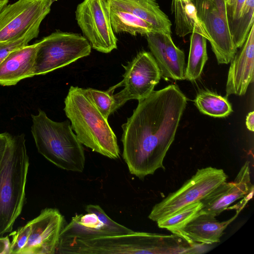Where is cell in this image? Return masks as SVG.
Listing matches in <instances>:
<instances>
[{
  "label": "cell",
  "mask_w": 254,
  "mask_h": 254,
  "mask_svg": "<svg viewBox=\"0 0 254 254\" xmlns=\"http://www.w3.org/2000/svg\"><path fill=\"white\" fill-rule=\"evenodd\" d=\"M123 124L122 156L129 173L143 179L160 168L175 139L187 98L175 84L139 100Z\"/></svg>",
  "instance_id": "obj_1"
},
{
  "label": "cell",
  "mask_w": 254,
  "mask_h": 254,
  "mask_svg": "<svg viewBox=\"0 0 254 254\" xmlns=\"http://www.w3.org/2000/svg\"><path fill=\"white\" fill-rule=\"evenodd\" d=\"M29 165L25 135H11L0 167V237L12 230L21 214Z\"/></svg>",
  "instance_id": "obj_2"
},
{
  "label": "cell",
  "mask_w": 254,
  "mask_h": 254,
  "mask_svg": "<svg viewBox=\"0 0 254 254\" xmlns=\"http://www.w3.org/2000/svg\"><path fill=\"white\" fill-rule=\"evenodd\" d=\"M66 117L80 142L93 151L112 159L120 157L115 134L106 119L83 91L70 86L64 99Z\"/></svg>",
  "instance_id": "obj_3"
},
{
  "label": "cell",
  "mask_w": 254,
  "mask_h": 254,
  "mask_svg": "<svg viewBox=\"0 0 254 254\" xmlns=\"http://www.w3.org/2000/svg\"><path fill=\"white\" fill-rule=\"evenodd\" d=\"M31 116V130L38 152L61 169L82 172L85 163L84 149L69 122L54 121L41 109Z\"/></svg>",
  "instance_id": "obj_4"
},
{
  "label": "cell",
  "mask_w": 254,
  "mask_h": 254,
  "mask_svg": "<svg viewBox=\"0 0 254 254\" xmlns=\"http://www.w3.org/2000/svg\"><path fill=\"white\" fill-rule=\"evenodd\" d=\"M165 248L163 235L133 231L90 239L61 238L56 254H161Z\"/></svg>",
  "instance_id": "obj_5"
},
{
  "label": "cell",
  "mask_w": 254,
  "mask_h": 254,
  "mask_svg": "<svg viewBox=\"0 0 254 254\" xmlns=\"http://www.w3.org/2000/svg\"><path fill=\"white\" fill-rule=\"evenodd\" d=\"M91 46L80 34L55 31L37 42L34 75L46 74L88 56Z\"/></svg>",
  "instance_id": "obj_6"
},
{
  "label": "cell",
  "mask_w": 254,
  "mask_h": 254,
  "mask_svg": "<svg viewBox=\"0 0 254 254\" xmlns=\"http://www.w3.org/2000/svg\"><path fill=\"white\" fill-rule=\"evenodd\" d=\"M227 178V175L221 169L208 167L198 169L179 189L156 203L148 218L157 222L185 206L200 201Z\"/></svg>",
  "instance_id": "obj_7"
},
{
  "label": "cell",
  "mask_w": 254,
  "mask_h": 254,
  "mask_svg": "<svg viewBox=\"0 0 254 254\" xmlns=\"http://www.w3.org/2000/svg\"><path fill=\"white\" fill-rule=\"evenodd\" d=\"M197 16L219 64H228L237 52L230 33L225 0H193Z\"/></svg>",
  "instance_id": "obj_8"
},
{
  "label": "cell",
  "mask_w": 254,
  "mask_h": 254,
  "mask_svg": "<svg viewBox=\"0 0 254 254\" xmlns=\"http://www.w3.org/2000/svg\"><path fill=\"white\" fill-rule=\"evenodd\" d=\"M125 71L123 80L110 88H124L113 94L117 109L131 99L140 100L148 96L159 82L161 74L159 66L151 53L142 51L123 65Z\"/></svg>",
  "instance_id": "obj_9"
},
{
  "label": "cell",
  "mask_w": 254,
  "mask_h": 254,
  "mask_svg": "<svg viewBox=\"0 0 254 254\" xmlns=\"http://www.w3.org/2000/svg\"><path fill=\"white\" fill-rule=\"evenodd\" d=\"M75 18L84 37L97 51L109 53L117 48L107 0H84L75 10Z\"/></svg>",
  "instance_id": "obj_10"
},
{
  "label": "cell",
  "mask_w": 254,
  "mask_h": 254,
  "mask_svg": "<svg viewBox=\"0 0 254 254\" xmlns=\"http://www.w3.org/2000/svg\"><path fill=\"white\" fill-rule=\"evenodd\" d=\"M53 0H18L0 11V43L18 39L49 13Z\"/></svg>",
  "instance_id": "obj_11"
},
{
  "label": "cell",
  "mask_w": 254,
  "mask_h": 254,
  "mask_svg": "<svg viewBox=\"0 0 254 254\" xmlns=\"http://www.w3.org/2000/svg\"><path fill=\"white\" fill-rule=\"evenodd\" d=\"M28 223L30 226L29 237L20 254H56L61 233L66 224L59 210L46 208Z\"/></svg>",
  "instance_id": "obj_12"
},
{
  "label": "cell",
  "mask_w": 254,
  "mask_h": 254,
  "mask_svg": "<svg viewBox=\"0 0 254 254\" xmlns=\"http://www.w3.org/2000/svg\"><path fill=\"white\" fill-rule=\"evenodd\" d=\"M85 211L87 214L76 215L66 224L61 233L60 239H90L133 232L113 220L98 205H87Z\"/></svg>",
  "instance_id": "obj_13"
},
{
  "label": "cell",
  "mask_w": 254,
  "mask_h": 254,
  "mask_svg": "<svg viewBox=\"0 0 254 254\" xmlns=\"http://www.w3.org/2000/svg\"><path fill=\"white\" fill-rule=\"evenodd\" d=\"M254 185L251 182L249 161L242 166L234 181H224L200 200V211L219 215L238 199L253 195Z\"/></svg>",
  "instance_id": "obj_14"
},
{
  "label": "cell",
  "mask_w": 254,
  "mask_h": 254,
  "mask_svg": "<svg viewBox=\"0 0 254 254\" xmlns=\"http://www.w3.org/2000/svg\"><path fill=\"white\" fill-rule=\"evenodd\" d=\"M148 46L165 78L185 79V55L174 43L171 34L152 32L145 35Z\"/></svg>",
  "instance_id": "obj_15"
},
{
  "label": "cell",
  "mask_w": 254,
  "mask_h": 254,
  "mask_svg": "<svg viewBox=\"0 0 254 254\" xmlns=\"http://www.w3.org/2000/svg\"><path fill=\"white\" fill-rule=\"evenodd\" d=\"M249 200L247 197L244 198L240 203L236 204L235 215L224 221L220 222L215 216L200 210L196 216L175 234L193 244L204 245L218 243L225 229L237 218Z\"/></svg>",
  "instance_id": "obj_16"
},
{
  "label": "cell",
  "mask_w": 254,
  "mask_h": 254,
  "mask_svg": "<svg viewBox=\"0 0 254 254\" xmlns=\"http://www.w3.org/2000/svg\"><path fill=\"white\" fill-rule=\"evenodd\" d=\"M240 48L231 61L226 86L227 96L245 95L254 81V25Z\"/></svg>",
  "instance_id": "obj_17"
},
{
  "label": "cell",
  "mask_w": 254,
  "mask_h": 254,
  "mask_svg": "<svg viewBox=\"0 0 254 254\" xmlns=\"http://www.w3.org/2000/svg\"><path fill=\"white\" fill-rule=\"evenodd\" d=\"M37 43L11 52L0 63V85L11 86L34 76Z\"/></svg>",
  "instance_id": "obj_18"
},
{
  "label": "cell",
  "mask_w": 254,
  "mask_h": 254,
  "mask_svg": "<svg viewBox=\"0 0 254 254\" xmlns=\"http://www.w3.org/2000/svg\"><path fill=\"white\" fill-rule=\"evenodd\" d=\"M107 1L148 22L158 32L171 34V22L155 0Z\"/></svg>",
  "instance_id": "obj_19"
},
{
  "label": "cell",
  "mask_w": 254,
  "mask_h": 254,
  "mask_svg": "<svg viewBox=\"0 0 254 254\" xmlns=\"http://www.w3.org/2000/svg\"><path fill=\"white\" fill-rule=\"evenodd\" d=\"M171 11L174 15L175 32L179 37L196 33L209 41L208 36L197 14L196 7L191 0H172Z\"/></svg>",
  "instance_id": "obj_20"
},
{
  "label": "cell",
  "mask_w": 254,
  "mask_h": 254,
  "mask_svg": "<svg viewBox=\"0 0 254 254\" xmlns=\"http://www.w3.org/2000/svg\"><path fill=\"white\" fill-rule=\"evenodd\" d=\"M108 3L111 23L114 33L124 32L135 36L158 32L148 22L119 6Z\"/></svg>",
  "instance_id": "obj_21"
},
{
  "label": "cell",
  "mask_w": 254,
  "mask_h": 254,
  "mask_svg": "<svg viewBox=\"0 0 254 254\" xmlns=\"http://www.w3.org/2000/svg\"><path fill=\"white\" fill-rule=\"evenodd\" d=\"M191 34L185 79L193 82L200 77L204 66L208 60V56L207 39L198 33L193 32Z\"/></svg>",
  "instance_id": "obj_22"
},
{
  "label": "cell",
  "mask_w": 254,
  "mask_h": 254,
  "mask_svg": "<svg viewBox=\"0 0 254 254\" xmlns=\"http://www.w3.org/2000/svg\"><path fill=\"white\" fill-rule=\"evenodd\" d=\"M194 102L200 112L214 118H224L233 112L226 97L209 90L199 92Z\"/></svg>",
  "instance_id": "obj_23"
},
{
  "label": "cell",
  "mask_w": 254,
  "mask_h": 254,
  "mask_svg": "<svg viewBox=\"0 0 254 254\" xmlns=\"http://www.w3.org/2000/svg\"><path fill=\"white\" fill-rule=\"evenodd\" d=\"M254 0H246L239 18L230 26L229 29L235 47L240 48L254 25Z\"/></svg>",
  "instance_id": "obj_24"
},
{
  "label": "cell",
  "mask_w": 254,
  "mask_h": 254,
  "mask_svg": "<svg viewBox=\"0 0 254 254\" xmlns=\"http://www.w3.org/2000/svg\"><path fill=\"white\" fill-rule=\"evenodd\" d=\"M201 207L202 203L200 201L190 204L173 214L157 221L156 222L158 226L175 234L196 216Z\"/></svg>",
  "instance_id": "obj_25"
},
{
  "label": "cell",
  "mask_w": 254,
  "mask_h": 254,
  "mask_svg": "<svg viewBox=\"0 0 254 254\" xmlns=\"http://www.w3.org/2000/svg\"><path fill=\"white\" fill-rule=\"evenodd\" d=\"M83 89L87 97L106 119H108L109 116L118 109L113 96L114 90L111 88L106 91L91 88Z\"/></svg>",
  "instance_id": "obj_26"
},
{
  "label": "cell",
  "mask_w": 254,
  "mask_h": 254,
  "mask_svg": "<svg viewBox=\"0 0 254 254\" xmlns=\"http://www.w3.org/2000/svg\"><path fill=\"white\" fill-rule=\"evenodd\" d=\"M41 22L39 21L34 24L18 39L0 43V63L11 52L27 45L31 40L37 37Z\"/></svg>",
  "instance_id": "obj_27"
},
{
  "label": "cell",
  "mask_w": 254,
  "mask_h": 254,
  "mask_svg": "<svg viewBox=\"0 0 254 254\" xmlns=\"http://www.w3.org/2000/svg\"><path fill=\"white\" fill-rule=\"evenodd\" d=\"M30 230V226L28 222L9 235L12 237L9 254H20L27 242Z\"/></svg>",
  "instance_id": "obj_28"
},
{
  "label": "cell",
  "mask_w": 254,
  "mask_h": 254,
  "mask_svg": "<svg viewBox=\"0 0 254 254\" xmlns=\"http://www.w3.org/2000/svg\"><path fill=\"white\" fill-rule=\"evenodd\" d=\"M246 0H225L229 27L240 16Z\"/></svg>",
  "instance_id": "obj_29"
},
{
  "label": "cell",
  "mask_w": 254,
  "mask_h": 254,
  "mask_svg": "<svg viewBox=\"0 0 254 254\" xmlns=\"http://www.w3.org/2000/svg\"><path fill=\"white\" fill-rule=\"evenodd\" d=\"M9 133H0V167L8 141L11 137Z\"/></svg>",
  "instance_id": "obj_30"
},
{
  "label": "cell",
  "mask_w": 254,
  "mask_h": 254,
  "mask_svg": "<svg viewBox=\"0 0 254 254\" xmlns=\"http://www.w3.org/2000/svg\"><path fill=\"white\" fill-rule=\"evenodd\" d=\"M10 242L8 236L0 237V254H9Z\"/></svg>",
  "instance_id": "obj_31"
},
{
  "label": "cell",
  "mask_w": 254,
  "mask_h": 254,
  "mask_svg": "<svg viewBox=\"0 0 254 254\" xmlns=\"http://www.w3.org/2000/svg\"><path fill=\"white\" fill-rule=\"evenodd\" d=\"M254 112H250L247 116L246 125L247 128L252 131L254 130Z\"/></svg>",
  "instance_id": "obj_32"
},
{
  "label": "cell",
  "mask_w": 254,
  "mask_h": 254,
  "mask_svg": "<svg viewBox=\"0 0 254 254\" xmlns=\"http://www.w3.org/2000/svg\"><path fill=\"white\" fill-rule=\"evenodd\" d=\"M9 0H0V11L7 5Z\"/></svg>",
  "instance_id": "obj_33"
},
{
  "label": "cell",
  "mask_w": 254,
  "mask_h": 254,
  "mask_svg": "<svg viewBox=\"0 0 254 254\" xmlns=\"http://www.w3.org/2000/svg\"><path fill=\"white\" fill-rule=\"evenodd\" d=\"M191 1H193V0H191Z\"/></svg>",
  "instance_id": "obj_34"
}]
</instances>
